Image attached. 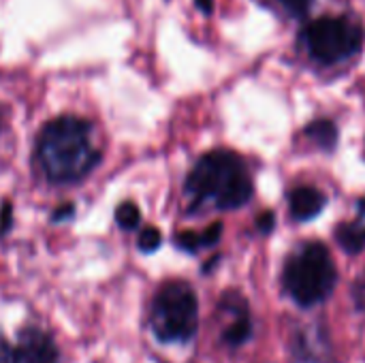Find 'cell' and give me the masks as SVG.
Returning <instances> with one entry per match:
<instances>
[{"label":"cell","mask_w":365,"mask_h":363,"mask_svg":"<svg viewBox=\"0 0 365 363\" xmlns=\"http://www.w3.org/2000/svg\"><path fill=\"white\" fill-rule=\"evenodd\" d=\"M36 163L53 184L83 180L101 163V150L92 143L90 122L77 116L49 120L36 141Z\"/></svg>","instance_id":"obj_1"},{"label":"cell","mask_w":365,"mask_h":363,"mask_svg":"<svg viewBox=\"0 0 365 363\" xmlns=\"http://www.w3.org/2000/svg\"><path fill=\"white\" fill-rule=\"evenodd\" d=\"M184 195L192 210H237L252 199V178L235 152L214 150L192 167Z\"/></svg>","instance_id":"obj_2"},{"label":"cell","mask_w":365,"mask_h":363,"mask_svg":"<svg viewBox=\"0 0 365 363\" xmlns=\"http://www.w3.org/2000/svg\"><path fill=\"white\" fill-rule=\"evenodd\" d=\"M338 270L321 242H306L297 246L282 270V285L291 300L304 308L323 304L336 289Z\"/></svg>","instance_id":"obj_3"},{"label":"cell","mask_w":365,"mask_h":363,"mask_svg":"<svg viewBox=\"0 0 365 363\" xmlns=\"http://www.w3.org/2000/svg\"><path fill=\"white\" fill-rule=\"evenodd\" d=\"M302 47L319 64H338L353 58L365 41L364 26L349 15H323L299 34Z\"/></svg>","instance_id":"obj_4"},{"label":"cell","mask_w":365,"mask_h":363,"mask_svg":"<svg viewBox=\"0 0 365 363\" xmlns=\"http://www.w3.org/2000/svg\"><path fill=\"white\" fill-rule=\"evenodd\" d=\"M152 332L160 342H188L199 327V302L184 280L163 285L152 304Z\"/></svg>","instance_id":"obj_5"},{"label":"cell","mask_w":365,"mask_h":363,"mask_svg":"<svg viewBox=\"0 0 365 363\" xmlns=\"http://www.w3.org/2000/svg\"><path fill=\"white\" fill-rule=\"evenodd\" d=\"M0 363H58V347L49 334L24 329L0 342Z\"/></svg>","instance_id":"obj_6"},{"label":"cell","mask_w":365,"mask_h":363,"mask_svg":"<svg viewBox=\"0 0 365 363\" xmlns=\"http://www.w3.org/2000/svg\"><path fill=\"white\" fill-rule=\"evenodd\" d=\"M218 319H220V338L225 344L240 347L250 338V332H252L250 310L242 295L227 293L220 300Z\"/></svg>","instance_id":"obj_7"},{"label":"cell","mask_w":365,"mask_h":363,"mask_svg":"<svg viewBox=\"0 0 365 363\" xmlns=\"http://www.w3.org/2000/svg\"><path fill=\"white\" fill-rule=\"evenodd\" d=\"M325 203H327V197L319 188H312V186H297L289 195L291 214L299 223H306V220H312L314 216H319L323 212Z\"/></svg>","instance_id":"obj_8"},{"label":"cell","mask_w":365,"mask_h":363,"mask_svg":"<svg viewBox=\"0 0 365 363\" xmlns=\"http://www.w3.org/2000/svg\"><path fill=\"white\" fill-rule=\"evenodd\" d=\"M220 233H222V225L220 223H214L210 229H205L203 233H192V231H184L178 235V246L188 250V252H197L199 248H205V246H214L218 240H220Z\"/></svg>","instance_id":"obj_9"},{"label":"cell","mask_w":365,"mask_h":363,"mask_svg":"<svg viewBox=\"0 0 365 363\" xmlns=\"http://www.w3.org/2000/svg\"><path fill=\"white\" fill-rule=\"evenodd\" d=\"M338 242L346 252H361L365 248V225L364 223H342L338 227Z\"/></svg>","instance_id":"obj_10"},{"label":"cell","mask_w":365,"mask_h":363,"mask_svg":"<svg viewBox=\"0 0 365 363\" xmlns=\"http://www.w3.org/2000/svg\"><path fill=\"white\" fill-rule=\"evenodd\" d=\"M310 135L312 141H317L321 148L329 150L336 145V137H338V131H336V124L329 122V120H319V122H312L306 131Z\"/></svg>","instance_id":"obj_11"},{"label":"cell","mask_w":365,"mask_h":363,"mask_svg":"<svg viewBox=\"0 0 365 363\" xmlns=\"http://www.w3.org/2000/svg\"><path fill=\"white\" fill-rule=\"evenodd\" d=\"M115 223H118L124 231L137 229L139 223H141V212H139V208H137L135 203H130V201L120 203L118 210H115Z\"/></svg>","instance_id":"obj_12"},{"label":"cell","mask_w":365,"mask_h":363,"mask_svg":"<svg viewBox=\"0 0 365 363\" xmlns=\"http://www.w3.org/2000/svg\"><path fill=\"white\" fill-rule=\"evenodd\" d=\"M163 237H160V231L154 229V227H145L139 235V248L143 252H154L158 246H160Z\"/></svg>","instance_id":"obj_13"},{"label":"cell","mask_w":365,"mask_h":363,"mask_svg":"<svg viewBox=\"0 0 365 363\" xmlns=\"http://www.w3.org/2000/svg\"><path fill=\"white\" fill-rule=\"evenodd\" d=\"M289 15H302L310 6L312 0H276Z\"/></svg>","instance_id":"obj_14"},{"label":"cell","mask_w":365,"mask_h":363,"mask_svg":"<svg viewBox=\"0 0 365 363\" xmlns=\"http://www.w3.org/2000/svg\"><path fill=\"white\" fill-rule=\"evenodd\" d=\"M353 300H355V306L365 312V272L355 280L353 285Z\"/></svg>","instance_id":"obj_15"},{"label":"cell","mask_w":365,"mask_h":363,"mask_svg":"<svg viewBox=\"0 0 365 363\" xmlns=\"http://www.w3.org/2000/svg\"><path fill=\"white\" fill-rule=\"evenodd\" d=\"M11 220H13V210H11V203L4 201L2 208H0V235H4L9 229H11Z\"/></svg>","instance_id":"obj_16"},{"label":"cell","mask_w":365,"mask_h":363,"mask_svg":"<svg viewBox=\"0 0 365 363\" xmlns=\"http://www.w3.org/2000/svg\"><path fill=\"white\" fill-rule=\"evenodd\" d=\"M75 214V205L73 203H64V205H60L56 212H53V223H60V220H66V218H71Z\"/></svg>","instance_id":"obj_17"},{"label":"cell","mask_w":365,"mask_h":363,"mask_svg":"<svg viewBox=\"0 0 365 363\" xmlns=\"http://www.w3.org/2000/svg\"><path fill=\"white\" fill-rule=\"evenodd\" d=\"M272 220H274V216H272V214H263V216L259 218V227L267 231V229H272Z\"/></svg>","instance_id":"obj_18"},{"label":"cell","mask_w":365,"mask_h":363,"mask_svg":"<svg viewBox=\"0 0 365 363\" xmlns=\"http://www.w3.org/2000/svg\"><path fill=\"white\" fill-rule=\"evenodd\" d=\"M197 6H199L203 13H212V9H214L212 0H197Z\"/></svg>","instance_id":"obj_19"}]
</instances>
